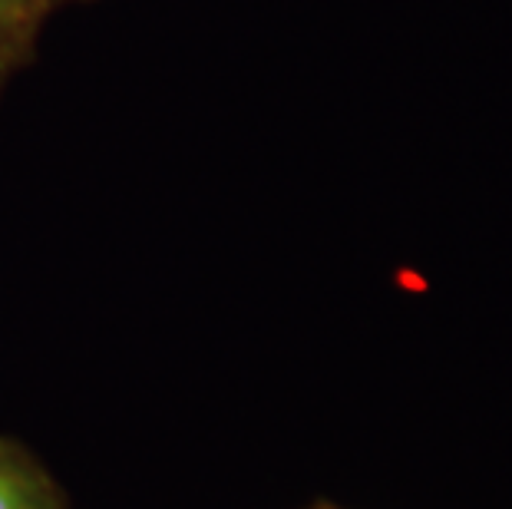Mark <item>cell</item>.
<instances>
[{
	"label": "cell",
	"mask_w": 512,
	"mask_h": 509,
	"mask_svg": "<svg viewBox=\"0 0 512 509\" xmlns=\"http://www.w3.org/2000/svg\"><path fill=\"white\" fill-rule=\"evenodd\" d=\"M93 0H0V96L20 70L37 57L43 30L63 10Z\"/></svg>",
	"instance_id": "1"
},
{
	"label": "cell",
	"mask_w": 512,
	"mask_h": 509,
	"mask_svg": "<svg viewBox=\"0 0 512 509\" xmlns=\"http://www.w3.org/2000/svg\"><path fill=\"white\" fill-rule=\"evenodd\" d=\"M0 509H57L47 483L30 473L14 453H0Z\"/></svg>",
	"instance_id": "2"
}]
</instances>
